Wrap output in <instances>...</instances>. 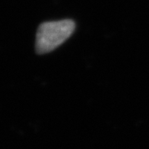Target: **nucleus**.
<instances>
[{
	"instance_id": "1",
	"label": "nucleus",
	"mask_w": 149,
	"mask_h": 149,
	"mask_svg": "<svg viewBox=\"0 0 149 149\" xmlns=\"http://www.w3.org/2000/svg\"><path fill=\"white\" fill-rule=\"evenodd\" d=\"M74 28L75 23L71 19L42 23L37 32L36 52L38 54L52 52L72 35Z\"/></svg>"
}]
</instances>
